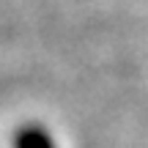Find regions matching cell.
Segmentation results:
<instances>
[{
    "mask_svg": "<svg viewBox=\"0 0 148 148\" xmlns=\"http://www.w3.org/2000/svg\"><path fill=\"white\" fill-rule=\"evenodd\" d=\"M14 145L16 148H55V140L41 126H22Z\"/></svg>",
    "mask_w": 148,
    "mask_h": 148,
    "instance_id": "1",
    "label": "cell"
}]
</instances>
